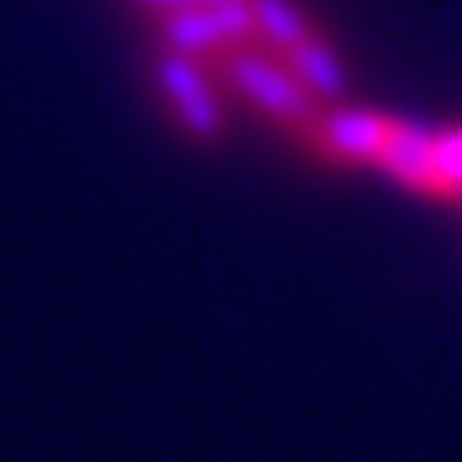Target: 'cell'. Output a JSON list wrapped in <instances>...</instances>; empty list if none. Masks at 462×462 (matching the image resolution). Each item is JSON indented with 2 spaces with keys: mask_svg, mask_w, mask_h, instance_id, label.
Returning <instances> with one entry per match:
<instances>
[{
  "mask_svg": "<svg viewBox=\"0 0 462 462\" xmlns=\"http://www.w3.org/2000/svg\"><path fill=\"white\" fill-rule=\"evenodd\" d=\"M226 79L236 84L241 94L251 98L256 108H266L271 118H281V124H295L310 134L315 124H320V98L305 89L300 79H295L291 64H281L276 54H261V50H231L226 54Z\"/></svg>",
  "mask_w": 462,
  "mask_h": 462,
  "instance_id": "obj_1",
  "label": "cell"
},
{
  "mask_svg": "<svg viewBox=\"0 0 462 462\" xmlns=\"http://www.w3.org/2000/svg\"><path fill=\"white\" fill-rule=\"evenodd\" d=\"M256 30V15H251V0H222V5H187L172 10L162 20V40H168L172 54H222V50H241Z\"/></svg>",
  "mask_w": 462,
  "mask_h": 462,
  "instance_id": "obj_2",
  "label": "cell"
},
{
  "mask_svg": "<svg viewBox=\"0 0 462 462\" xmlns=\"http://www.w3.org/2000/svg\"><path fill=\"white\" fill-rule=\"evenodd\" d=\"M158 84H162L172 114L182 118V128L192 138H217V134H222V108H217V94H212V84L202 79L197 60L168 50L158 60Z\"/></svg>",
  "mask_w": 462,
  "mask_h": 462,
  "instance_id": "obj_3",
  "label": "cell"
},
{
  "mask_svg": "<svg viewBox=\"0 0 462 462\" xmlns=\"http://www.w3.org/2000/svg\"><path fill=\"white\" fill-rule=\"evenodd\" d=\"M433 128H418V124H389V138H383V152H379V168L389 178H399L403 187L413 192H428V197H448V182L438 172V148H433Z\"/></svg>",
  "mask_w": 462,
  "mask_h": 462,
  "instance_id": "obj_4",
  "label": "cell"
},
{
  "mask_svg": "<svg viewBox=\"0 0 462 462\" xmlns=\"http://www.w3.org/2000/svg\"><path fill=\"white\" fill-rule=\"evenodd\" d=\"M393 118L383 114H359V108H339V114H320V124L310 128L315 148L335 162H379L383 138H389Z\"/></svg>",
  "mask_w": 462,
  "mask_h": 462,
  "instance_id": "obj_5",
  "label": "cell"
},
{
  "mask_svg": "<svg viewBox=\"0 0 462 462\" xmlns=\"http://www.w3.org/2000/svg\"><path fill=\"white\" fill-rule=\"evenodd\" d=\"M285 64H291L295 79H300L315 98H339L349 89V74H345V64H339V54L315 35L300 40L295 50H285Z\"/></svg>",
  "mask_w": 462,
  "mask_h": 462,
  "instance_id": "obj_6",
  "label": "cell"
},
{
  "mask_svg": "<svg viewBox=\"0 0 462 462\" xmlns=\"http://www.w3.org/2000/svg\"><path fill=\"white\" fill-rule=\"evenodd\" d=\"M251 15H256V30L281 54L295 50L300 40H310V20L300 15V5H295V0H251Z\"/></svg>",
  "mask_w": 462,
  "mask_h": 462,
  "instance_id": "obj_7",
  "label": "cell"
},
{
  "mask_svg": "<svg viewBox=\"0 0 462 462\" xmlns=\"http://www.w3.org/2000/svg\"><path fill=\"white\" fill-rule=\"evenodd\" d=\"M433 148H438V172H443V182H448V197H462V128L438 134Z\"/></svg>",
  "mask_w": 462,
  "mask_h": 462,
  "instance_id": "obj_8",
  "label": "cell"
},
{
  "mask_svg": "<svg viewBox=\"0 0 462 462\" xmlns=\"http://www.w3.org/2000/svg\"><path fill=\"white\" fill-rule=\"evenodd\" d=\"M138 5L158 10V15H172V10H187V5H222V0H138Z\"/></svg>",
  "mask_w": 462,
  "mask_h": 462,
  "instance_id": "obj_9",
  "label": "cell"
}]
</instances>
